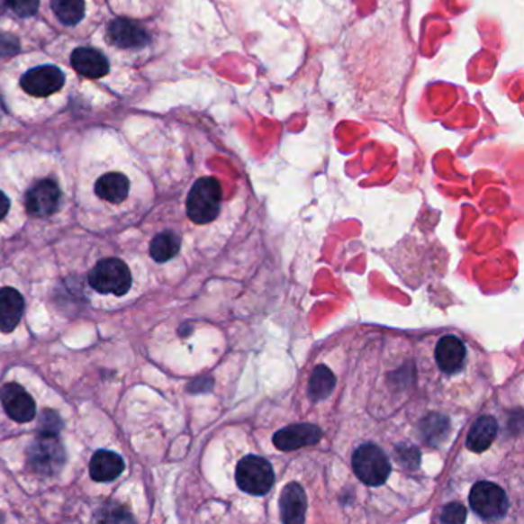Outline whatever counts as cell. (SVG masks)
I'll list each match as a JSON object with an SVG mask.
<instances>
[{"label":"cell","mask_w":524,"mask_h":524,"mask_svg":"<svg viewBox=\"0 0 524 524\" xmlns=\"http://www.w3.org/2000/svg\"><path fill=\"white\" fill-rule=\"evenodd\" d=\"M51 8L65 25H76L85 16V0H51Z\"/></svg>","instance_id":"cell-21"},{"label":"cell","mask_w":524,"mask_h":524,"mask_svg":"<svg viewBox=\"0 0 524 524\" xmlns=\"http://www.w3.org/2000/svg\"><path fill=\"white\" fill-rule=\"evenodd\" d=\"M108 39L113 45L122 50H137L149 42V36L145 28L130 19H116L108 27Z\"/></svg>","instance_id":"cell-11"},{"label":"cell","mask_w":524,"mask_h":524,"mask_svg":"<svg viewBox=\"0 0 524 524\" xmlns=\"http://www.w3.org/2000/svg\"><path fill=\"white\" fill-rule=\"evenodd\" d=\"M0 117H2V110H0Z\"/></svg>","instance_id":"cell-28"},{"label":"cell","mask_w":524,"mask_h":524,"mask_svg":"<svg viewBox=\"0 0 524 524\" xmlns=\"http://www.w3.org/2000/svg\"><path fill=\"white\" fill-rule=\"evenodd\" d=\"M336 388V377L330 367L317 366L311 375L310 384H308V393L312 402H321L328 399L332 389Z\"/></svg>","instance_id":"cell-19"},{"label":"cell","mask_w":524,"mask_h":524,"mask_svg":"<svg viewBox=\"0 0 524 524\" xmlns=\"http://www.w3.org/2000/svg\"><path fill=\"white\" fill-rule=\"evenodd\" d=\"M8 211H10V200L0 191V221L8 214Z\"/></svg>","instance_id":"cell-26"},{"label":"cell","mask_w":524,"mask_h":524,"mask_svg":"<svg viewBox=\"0 0 524 524\" xmlns=\"http://www.w3.org/2000/svg\"><path fill=\"white\" fill-rule=\"evenodd\" d=\"M443 523H465L466 521V509L462 504H447L440 517Z\"/></svg>","instance_id":"cell-24"},{"label":"cell","mask_w":524,"mask_h":524,"mask_svg":"<svg viewBox=\"0 0 524 524\" xmlns=\"http://www.w3.org/2000/svg\"><path fill=\"white\" fill-rule=\"evenodd\" d=\"M91 288L100 294L123 295L131 288L130 267L119 258H104L95 263L88 277Z\"/></svg>","instance_id":"cell-3"},{"label":"cell","mask_w":524,"mask_h":524,"mask_svg":"<svg viewBox=\"0 0 524 524\" xmlns=\"http://www.w3.org/2000/svg\"><path fill=\"white\" fill-rule=\"evenodd\" d=\"M71 65L80 76L88 79H99L110 71L105 56L93 48H77L71 54Z\"/></svg>","instance_id":"cell-14"},{"label":"cell","mask_w":524,"mask_h":524,"mask_svg":"<svg viewBox=\"0 0 524 524\" xmlns=\"http://www.w3.org/2000/svg\"><path fill=\"white\" fill-rule=\"evenodd\" d=\"M321 438V429L319 426L303 423L284 428L274 434V446L280 451H297L304 446L315 445Z\"/></svg>","instance_id":"cell-10"},{"label":"cell","mask_w":524,"mask_h":524,"mask_svg":"<svg viewBox=\"0 0 524 524\" xmlns=\"http://www.w3.org/2000/svg\"><path fill=\"white\" fill-rule=\"evenodd\" d=\"M123 469L125 462L116 452L97 451L89 463V474L95 482H113Z\"/></svg>","instance_id":"cell-16"},{"label":"cell","mask_w":524,"mask_h":524,"mask_svg":"<svg viewBox=\"0 0 524 524\" xmlns=\"http://www.w3.org/2000/svg\"><path fill=\"white\" fill-rule=\"evenodd\" d=\"M466 358V347L458 337L445 336L436 348V362L447 375L460 373Z\"/></svg>","instance_id":"cell-12"},{"label":"cell","mask_w":524,"mask_h":524,"mask_svg":"<svg viewBox=\"0 0 524 524\" xmlns=\"http://www.w3.org/2000/svg\"><path fill=\"white\" fill-rule=\"evenodd\" d=\"M352 469L360 482L377 488L388 480L391 463L377 445L366 443L352 454Z\"/></svg>","instance_id":"cell-2"},{"label":"cell","mask_w":524,"mask_h":524,"mask_svg":"<svg viewBox=\"0 0 524 524\" xmlns=\"http://www.w3.org/2000/svg\"><path fill=\"white\" fill-rule=\"evenodd\" d=\"M65 84V76L58 67L53 65H43L37 67L23 74L21 79L22 88L27 91L28 95L36 97H47L51 95Z\"/></svg>","instance_id":"cell-8"},{"label":"cell","mask_w":524,"mask_h":524,"mask_svg":"<svg viewBox=\"0 0 524 524\" xmlns=\"http://www.w3.org/2000/svg\"><path fill=\"white\" fill-rule=\"evenodd\" d=\"M17 51H19V42H17L16 37L0 32V58L13 56Z\"/></svg>","instance_id":"cell-25"},{"label":"cell","mask_w":524,"mask_h":524,"mask_svg":"<svg viewBox=\"0 0 524 524\" xmlns=\"http://www.w3.org/2000/svg\"><path fill=\"white\" fill-rule=\"evenodd\" d=\"M62 420L59 417L58 412L54 411H43L39 420V430L42 436H59L62 430Z\"/></svg>","instance_id":"cell-23"},{"label":"cell","mask_w":524,"mask_h":524,"mask_svg":"<svg viewBox=\"0 0 524 524\" xmlns=\"http://www.w3.org/2000/svg\"><path fill=\"white\" fill-rule=\"evenodd\" d=\"M498 423L497 420L489 415L480 417V419L472 425L469 434H467L466 447L469 451L480 452L486 451L489 446L492 445L493 438L497 437Z\"/></svg>","instance_id":"cell-17"},{"label":"cell","mask_w":524,"mask_h":524,"mask_svg":"<svg viewBox=\"0 0 524 524\" xmlns=\"http://www.w3.org/2000/svg\"><path fill=\"white\" fill-rule=\"evenodd\" d=\"M278 508H280L284 523H303L308 501H306V493L299 483H289L285 486L282 495H280Z\"/></svg>","instance_id":"cell-13"},{"label":"cell","mask_w":524,"mask_h":524,"mask_svg":"<svg viewBox=\"0 0 524 524\" xmlns=\"http://www.w3.org/2000/svg\"><path fill=\"white\" fill-rule=\"evenodd\" d=\"M223 191L219 180L214 177H202L193 185L186 199V212L197 225H206L215 221L221 212Z\"/></svg>","instance_id":"cell-1"},{"label":"cell","mask_w":524,"mask_h":524,"mask_svg":"<svg viewBox=\"0 0 524 524\" xmlns=\"http://www.w3.org/2000/svg\"><path fill=\"white\" fill-rule=\"evenodd\" d=\"M180 251V237L173 231H165L154 237L149 247V254L156 262H168Z\"/></svg>","instance_id":"cell-20"},{"label":"cell","mask_w":524,"mask_h":524,"mask_svg":"<svg viewBox=\"0 0 524 524\" xmlns=\"http://www.w3.org/2000/svg\"><path fill=\"white\" fill-rule=\"evenodd\" d=\"M274 469L271 463L258 456L241 458L236 469L237 486L251 495H265L273 488Z\"/></svg>","instance_id":"cell-4"},{"label":"cell","mask_w":524,"mask_h":524,"mask_svg":"<svg viewBox=\"0 0 524 524\" xmlns=\"http://www.w3.org/2000/svg\"><path fill=\"white\" fill-rule=\"evenodd\" d=\"M0 521H4V515L0 514Z\"/></svg>","instance_id":"cell-27"},{"label":"cell","mask_w":524,"mask_h":524,"mask_svg":"<svg viewBox=\"0 0 524 524\" xmlns=\"http://www.w3.org/2000/svg\"><path fill=\"white\" fill-rule=\"evenodd\" d=\"M60 203V188L54 180L45 178L32 185L25 197V208L32 217H48L58 211Z\"/></svg>","instance_id":"cell-7"},{"label":"cell","mask_w":524,"mask_h":524,"mask_svg":"<svg viewBox=\"0 0 524 524\" xmlns=\"http://www.w3.org/2000/svg\"><path fill=\"white\" fill-rule=\"evenodd\" d=\"M30 469L41 475H56L65 463V451L56 436H41L32 441L27 451Z\"/></svg>","instance_id":"cell-5"},{"label":"cell","mask_w":524,"mask_h":524,"mask_svg":"<svg viewBox=\"0 0 524 524\" xmlns=\"http://www.w3.org/2000/svg\"><path fill=\"white\" fill-rule=\"evenodd\" d=\"M39 0H0V10H10L19 17L36 14Z\"/></svg>","instance_id":"cell-22"},{"label":"cell","mask_w":524,"mask_h":524,"mask_svg":"<svg viewBox=\"0 0 524 524\" xmlns=\"http://www.w3.org/2000/svg\"><path fill=\"white\" fill-rule=\"evenodd\" d=\"M25 311V302L22 294L14 288L0 289V330H14Z\"/></svg>","instance_id":"cell-15"},{"label":"cell","mask_w":524,"mask_h":524,"mask_svg":"<svg viewBox=\"0 0 524 524\" xmlns=\"http://www.w3.org/2000/svg\"><path fill=\"white\" fill-rule=\"evenodd\" d=\"M130 180L121 173H108L95 182V194L110 203H122L128 197Z\"/></svg>","instance_id":"cell-18"},{"label":"cell","mask_w":524,"mask_h":524,"mask_svg":"<svg viewBox=\"0 0 524 524\" xmlns=\"http://www.w3.org/2000/svg\"><path fill=\"white\" fill-rule=\"evenodd\" d=\"M469 503L478 517L489 521L503 519L509 508L503 489L491 482H478L469 493Z\"/></svg>","instance_id":"cell-6"},{"label":"cell","mask_w":524,"mask_h":524,"mask_svg":"<svg viewBox=\"0 0 524 524\" xmlns=\"http://www.w3.org/2000/svg\"><path fill=\"white\" fill-rule=\"evenodd\" d=\"M2 406L11 420L17 423H28L36 417V403L32 395L17 383H8L0 391Z\"/></svg>","instance_id":"cell-9"}]
</instances>
